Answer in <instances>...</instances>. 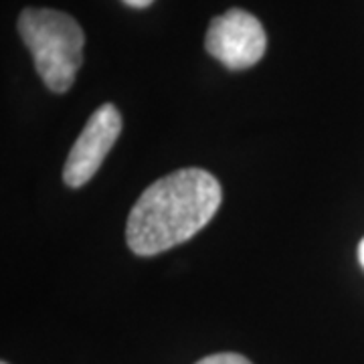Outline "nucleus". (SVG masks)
I'll return each mask as SVG.
<instances>
[{
  "mask_svg": "<svg viewBox=\"0 0 364 364\" xmlns=\"http://www.w3.org/2000/svg\"><path fill=\"white\" fill-rule=\"evenodd\" d=\"M122 134V114L114 104H104L93 112L83 132L73 144L65 168L63 181L67 186H83L100 170L112 146Z\"/></svg>",
  "mask_w": 364,
  "mask_h": 364,
  "instance_id": "4",
  "label": "nucleus"
},
{
  "mask_svg": "<svg viewBox=\"0 0 364 364\" xmlns=\"http://www.w3.org/2000/svg\"><path fill=\"white\" fill-rule=\"evenodd\" d=\"M18 33L43 83L55 93H65L83 61L85 35L77 21L53 9H25L18 18Z\"/></svg>",
  "mask_w": 364,
  "mask_h": 364,
  "instance_id": "2",
  "label": "nucleus"
},
{
  "mask_svg": "<svg viewBox=\"0 0 364 364\" xmlns=\"http://www.w3.org/2000/svg\"><path fill=\"white\" fill-rule=\"evenodd\" d=\"M122 2L132 6V9H146V6H150L154 0H122Z\"/></svg>",
  "mask_w": 364,
  "mask_h": 364,
  "instance_id": "6",
  "label": "nucleus"
},
{
  "mask_svg": "<svg viewBox=\"0 0 364 364\" xmlns=\"http://www.w3.org/2000/svg\"><path fill=\"white\" fill-rule=\"evenodd\" d=\"M195 364H251L241 354H233V352H221V354H210L207 358H200Z\"/></svg>",
  "mask_w": 364,
  "mask_h": 364,
  "instance_id": "5",
  "label": "nucleus"
},
{
  "mask_svg": "<svg viewBox=\"0 0 364 364\" xmlns=\"http://www.w3.org/2000/svg\"><path fill=\"white\" fill-rule=\"evenodd\" d=\"M205 47L227 69L239 71L259 63L267 49V35L253 14L231 9L210 21Z\"/></svg>",
  "mask_w": 364,
  "mask_h": 364,
  "instance_id": "3",
  "label": "nucleus"
},
{
  "mask_svg": "<svg viewBox=\"0 0 364 364\" xmlns=\"http://www.w3.org/2000/svg\"><path fill=\"white\" fill-rule=\"evenodd\" d=\"M2 364H6V363H2Z\"/></svg>",
  "mask_w": 364,
  "mask_h": 364,
  "instance_id": "8",
  "label": "nucleus"
},
{
  "mask_svg": "<svg viewBox=\"0 0 364 364\" xmlns=\"http://www.w3.org/2000/svg\"><path fill=\"white\" fill-rule=\"evenodd\" d=\"M358 259H360V265L364 267V239L360 241V245H358Z\"/></svg>",
  "mask_w": 364,
  "mask_h": 364,
  "instance_id": "7",
  "label": "nucleus"
},
{
  "mask_svg": "<svg viewBox=\"0 0 364 364\" xmlns=\"http://www.w3.org/2000/svg\"><path fill=\"white\" fill-rule=\"evenodd\" d=\"M219 181L203 168H182L150 184L132 208L126 241L136 255L150 257L196 235L219 210Z\"/></svg>",
  "mask_w": 364,
  "mask_h": 364,
  "instance_id": "1",
  "label": "nucleus"
}]
</instances>
